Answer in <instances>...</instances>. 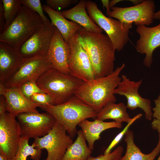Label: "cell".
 <instances>
[{
	"label": "cell",
	"instance_id": "obj_13",
	"mask_svg": "<svg viewBox=\"0 0 160 160\" xmlns=\"http://www.w3.org/2000/svg\"><path fill=\"white\" fill-rule=\"evenodd\" d=\"M121 78V81L114 90V94L124 96L127 100V108L132 110L137 108H141L145 113V118L151 120L153 117L151 101L142 97L138 92L142 79L135 81L130 80L124 75H122Z\"/></svg>",
	"mask_w": 160,
	"mask_h": 160
},
{
	"label": "cell",
	"instance_id": "obj_41",
	"mask_svg": "<svg viewBox=\"0 0 160 160\" xmlns=\"http://www.w3.org/2000/svg\"><path fill=\"white\" fill-rule=\"evenodd\" d=\"M45 160H49L48 159H46Z\"/></svg>",
	"mask_w": 160,
	"mask_h": 160
},
{
	"label": "cell",
	"instance_id": "obj_7",
	"mask_svg": "<svg viewBox=\"0 0 160 160\" xmlns=\"http://www.w3.org/2000/svg\"><path fill=\"white\" fill-rule=\"evenodd\" d=\"M66 132L65 128L56 121L47 134L34 139L32 145L35 148L46 149L47 159L61 160L67 148L73 143L72 138Z\"/></svg>",
	"mask_w": 160,
	"mask_h": 160
},
{
	"label": "cell",
	"instance_id": "obj_25",
	"mask_svg": "<svg viewBox=\"0 0 160 160\" xmlns=\"http://www.w3.org/2000/svg\"><path fill=\"white\" fill-rule=\"evenodd\" d=\"M29 138L21 137L19 147L15 156L11 160H40L42 150L28 143Z\"/></svg>",
	"mask_w": 160,
	"mask_h": 160
},
{
	"label": "cell",
	"instance_id": "obj_33",
	"mask_svg": "<svg viewBox=\"0 0 160 160\" xmlns=\"http://www.w3.org/2000/svg\"><path fill=\"white\" fill-rule=\"evenodd\" d=\"M155 106L152 110L153 117L154 119L160 120V94L156 99L154 100Z\"/></svg>",
	"mask_w": 160,
	"mask_h": 160
},
{
	"label": "cell",
	"instance_id": "obj_16",
	"mask_svg": "<svg viewBox=\"0 0 160 160\" xmlns=\"http://www.w3.org/2000/svg\"><path fill=\"white\" fill-rule=\"evenodd\" d=\"M136 31L140 36L136 42V49L139 53L145 54L143 64L150 67L153 61V52L160 47V23L153 27L139 25Z\"/></svg>",
	"mask_w": 160,
	"mask_h": 160
},
{
	"label": "cell",
	"instance_id": "obj_36",
	"mask_svg": "<svg viewBox=\"0 0 160 160\" xmlns=\"http://www.w3.org/2000/svg\"><path fill=\"white\" fill-rule=\"evenodd\" d=\"M152 128L160 133V120L154 119L151 123Z\"/></svg>",
	"mask_w": 160,
	"mask_h": 160
},
{
	"label": "cell",
	"instance_id": "obj_29",
	"mask_svg": "<svg viewBox=\"0 0 160 160\" xmlns=\"http://www.w3.org/2000/svg\"><path fill=\"white\" fill-rule=\"evenodd\" d=\"M22 4L36 13L44 23L50 21L44 14L43 6L40 0H21Z\"/></svg>",
	"mask_w": 160,
	"mask_h": 160
},
{
	"label": "cell",
	"instance_id": "obj_14",
	"mask_svg": "<svg viewBox=\"0 0 160 160\" xmlns=\"http://www.w3.org/2000/svg\"><path fill=\"white\" fill-rule=\"evenodd\" d=\"M55 28L50 21L44 23L19 48L22 57L26 58L38 55L46 56Z\"/></svg>",
	"mask_w": 160,
	"mask_h": 160
},
{
	"label": "cell",
	"instance_id": "obj_34",
	"mask_svg": "<svg viewBox=\"0 0 160 160\" xmlns=\"http://www.w3.org/2000/svg\"><path fill=\"white\" fill-rule=\"evenodd\" d=\"M5 24V19L3 4L1 0H0V34L4 31Z\"/></svg>",
	"mask_w": 160,
	"mask_h": 160
},
{
	"label": "cell",
	"instance_id": "obj_26",
	"mask_svg": "<svg viewBox=\"0 0 160 160\" xmlns=\"http://www.w3.org/2000/svg\"><path fill=\"white\" fill-rule=\"evenodd\" d=\"M1 1L3 4L5 19L4 31L15 20L20 12L22 5L21 0Z\"/></svg>",
	"mask_w": 160,
	"mask_h": 160
},
{
	"label": "cell",
	"instance_id": "obj_11",
	"mask_svg": "<svg viewBox=\"0 0 160 160\" xmlns=\"http://www.w3.org/2000/svg\"><path fill=\"white\" fill-rule=\"evenodd\" d=\"M155 8L154 1L147 0L134 6L121 7H113L111 8L108 16L122 22L134 24L136 25L148 26L154 19Z\"/></svg>",
	"mask_w": 160,
	"mask_h": 160
},
{
	"label": "cell",
	"instance_id": "obj_9",
	"mask_svg": "<svg viewBox=\"0 0 160 160\" xmlns=\"http://www.w3.org/2000/svg\"><path fill=\"white\" fill-rule=\"evenodd\" d=\"M52 68V65L46 55L23 58L16 73L3 85L6 87H20L23 84L27 81H36L43 73Z\"/></svg>",
	"mask_w": 160,
	"mask_h": 160
},
{
	"label": "cell",
	"instance_id": "obj_28",
	"mask_svg": "<svg viewBox=\"0 0 160 160\" xmlns=\"http://www.w3.org/2000/svg\"><path fill=\"white\" fill-rule=\"evenodd\" d=\"M20 87L23 94L30 100H31V96L35 93H45L38 86L35 80L26 82Z\"/></svg>",
	"mask_w": 160,
	"mask_h": 160
},
{
	"label": "cell",
	"instance_id": "obj_32",
	"mask_svg": "<svg viewBox=\"0 0 160 160\" xmlns=\"http://www.w3.org/2000/svg\"><path fill=\"white\" fill-rule=\"evenodd\" d=\"M31 100L34 103L41 105L51 104V100L49 96L45 93H36L31 96Z\"/></svg>",
	"mask_w": 160,
	"mask_h": 160
},
{
	"label": "cell",
	"instance_id": "obj_4",
	"mask_svg": "<svg viewBox=\"0 0 160 160\" xmlns=\"http://www.w3.org/2000/svg\"><path fill=\"white\" fill-rule=\"evenodd\" d=\"M83 82L70 74L62 73L52 68L36 81L39 87L51 98V104L55 105L67 101Z\"/></svg>",
	"mask_w": 160,
	"mask_h": 160
},
{
	"label": "cell",
	"instance_id": "obj_24",
	"mask_svg": "<svg viewBox=\"0 0 160 160\" xmlns=\"http://www.w3.org/2000/svg\"><path fill=\"white\" fill-rule=\"evenodd\" d=\"M76 140L67 148L61 160H88L92 153L87 146L81 129L78 130Z\"/></svg>",
	"mask_w": 160,
	"mask_h": 160
},
{
	"label": "cell",
	"instance_id": "obj_6",
	"mask_svg": "<svg viewBox=\"0 0 160 160\" xmlns=\"http://www.w3.org/2000/svg\"><path fill=\"white\" fill-rule=\"evenodd\" d=\"M86 9L92 21L105 32L116 50H121L129 40V30L132 23L122 22L106 17L98 8L97 4L90 0L87 1Z\"/></svg>",
	"mask_w": 160,
	"mask_h": 160
},
{
	"label": "cell",
	"instance_id": "obj_18",
	"mask_svg": "<svg viewBox=\"0 0 160 160\" xmlns=\"http://www.w3.org/2000/svg\"><path fill=\"white\" fill-rule=\"evenodd\" d=\"M23 59L18 49L0 42V84H4L15 74Z\"/></svg>",
	"mask_w": 160,
	"mask_h": 160
},
{
	"label": "cell",
	"instance_id": "obj_10",
	"mask_svg": "<svg viewBox=\"0 0 160 160\" xmlns=\"http://www.w3.org/2000/svg\"><path fill=\"white\" fill-rule=\"evenodd\" d=\"M78 32L70 38L67 43L71 49L68 63L69 74L86 82L95 78L89 56L79 43Z\"/></svg>",
	"mask_w": 160,
	"mask_h": 160
},
{
	"label": "cell",
	"instance_id": "obj_38",
	"mask_svg": "<svg viewBox=\"0 0 160 160\" xmlns=\"http://www.w3.org/2000/svg\"><path fill=\"white\" fill-rule=\"evenodd\" d=\"M121 1V0H113L109 1V7L111 8L114 7V6L116 3Z\"/></svg>",
	"mask_w": 160,
	"mask_h": 160
},
{
	"label": "cell",
	"instance_id": "obj_1",
	"mask_svg": "<svg viewBox=\"0 0 160 160\" xmlns=\"http://www.w3.org/2000/svg\"><path fill=\"white\" fill-rule=\"evenodd\" d=\"M78 32L79 43L89 56L95 78L112 73L114 70L116 50L108 36L102 33L87 31L83 28Z\"/></svg>",
	"mask_w": 160,
	"mask_h": 160
},
{
	"label": "cell",
	"instance_id": "obj_27",
	"mask_svg": "<svg viewBox=\"0 0 160 160\" xmlns=\"http://www.w3.org/2000/svg\"><path fill=\"white\" fill-rule=\"evenodd\" d=\"M143 114L139 113L132 118V120L114 138L110 144L105 150L104 154H107L111 152L112 149L116 146L121 141L122 137L125 135L126 133L129 129V127L137 120L141 118Z\"/></svg>",
	"mask_w": 160,
	"mask_h": 160
},
{
	"label": "cell",
	"instance_id": "obj_35",
	"mask_svg": "<svg viewBox=\"0 0 160 160\" xmlns=\"http://www.w3.org/2000/svg\"><path fill=\"white\" fill-rule=\"evenodd\" d=\"M6 110L5 101L4 97L2 95H0V115L6 112Z\"/></svg>",
	"mask_w": 160,
	"mask_h": 160
},
{
	"label": "cell",
	"instance_id": "obj_31",
	"mask_svg": "<svg viewBox=\"0 0 160 160\" xmlns=\"http://www.w3.org/2000/svg\"><path fill=\"white\" fill-rule=\"evenodd\" d=\"M123 151V147L119 146L109 154L101 155L96 157L91 156L88 160H119L122 156Z\"/></svg>",
	"mask_w": 160,
	"mask_h": 160
},
{
	"label": "cell",
	"instance_id": "obj_40",
	"mask_svg": "<svg viewBox=\"0 0 160 160\" xmlns=\"http://www.w3.org/2000/svg\"><path fill=\"white\" fill-rule=\"evenodd\" d=\"M157 160H160V155L159 156Z\"/></svg>",
	"mask_w": 160,
	"mask_h": 160
},
{
	"label": "cell",
	"instance_id": "obj_3",
	"mask_svg": "<svg viewBox=\"0 0 160 160\" xmlns=\"http://www.w3.org/2000/svg\"><path fill=\"white\" fill-rule=\"evenodd\" d=\"M39 108L52 116L72 138L75 135L76 127L80 122L88 118L95 119L97 114L92 107L74 95L61 104L41 105Z\"/></svg>",
	"mask_w": 160,
	"mask_h": 160
},
{
	"label": "cell",
	"instance_id": "obj_37",
	"mask_svg": "<svg viewBox=\"0 0 160 160\" xmlns=\"http://www.w3.org/2000/svg\"><path fill=\"white\" fill-rule=\"evenodd\" d=\"M109 0H101L103 7H106V13L107 15H108L111 11L109 6Z\"/></svg>",
	"mask_w": 160,
	"mask_h": 160
},
{
	"label": "cell",
	"instance_id": "obj_2",
	"mask_svg": "<svg viewBox=\"0 0 160 160\" xmlns=\"http://www.w3.org/2000/svg\"><path fill=\"white\" fill-rule=\"evenodd\" d=\"M125 66L123 63L108 76L83 82L74 95L98 113L108 103L116 102L114 91L121 81L119 75Z\"/></svg>",
	"mask_w": 160,
	"mask_h": 160
},
{
	"label": "cell",
	"instance_id": "obj_39",
	"mask_svg": "<svg viewBox=\"0 0 160 160\" xmlns=\"http://www.w3.org/2000/svg\"><path fill=\"white\" fill-rule=\"evenodd\" d=\"M0 160H8L2 154L0 153Z\"/></svg>",
	"mask_w": 160,
	"mask_h": 160
},
{
	"label": "cell",
	"instance_id": "obj_12",
	"mask_svg": "<svg viewBox=\"0 0 160 160\" xmlns=\"http://www.w3.org/2000/svg\"><path fill=\"white\" fill-rule=\"evenodd\" d=\"M19 123L21 136L34 139L47 134L56 122L49 113L30 112L23 113L16 116Z\"/></svg>",
	"mask_w": 160,
	"mask_h": 160
},
{
	"label": "cell",
	"instance_id": "obj_5",
	"mask_svg": "<svg viewBox=\"0 0 160 160\" xmlns=\"http://www.w3.org/2000/svg\"><path fill=\"white\" fill-rule=\"evenodd\" d=\"M44 23L38 14L22 5L15 20L0 34V42L7 43L19 50Z\"/></svg>",
	"mask_w": 160,
	"mask_h": 160
},
{
	"label": "cell",
	"instance_id": "obj_8",
	"mask_svg": "<svg viewBox=\"0 0 160 160\" xmlns=\"http://www.w3.org/2000/svg\"><path fill=\"white\" fill-rule=\"evenodd\" d=\"M16 118L7 112L0 115V153L8 160L17 154L22 137Z\"/></svg>",
	"mask_w": 160,
	"mask_h": 160
},
{
	"label": "cell",
	"instance_id": "obj_23",
	"mask_svg": "<svg viewBox=\"0 0 160 160\" xmlns=\"http://www.w3.org/2000/svg\"><path fill=\"white\" fill-rule=\"evenodd\" d=\"M126 105L123 103H116L111 102L104 106L97 113L96 119L102 121L111 119L116 122L129 123L132 118L129 117L127 111Z\"/></svg>",
	"mask_w": 160,
	"mask_h": 160
},
{
	"label": "cell",
	"instance_id": "obj_22",
	"mask_svg": "<svg viewBox=\"0 0 160 160\" xmlns=\"http://www.w3.org/2000/svg\"><path fill=\"white\" fill-rule=\"evenodd\" d=\"M158 143L155 148L149 153H143L135 143L133 131L129 129L126 133L124 140L127 144L125 155L119 160H154L160 152V133Z\"/></svg>",
	"mask_w": 160,
	"mask_h": 160
},
{
	"label": "cell",
	"instance_id": "obj_17",
	"mask_svg": "<svg viewBox=\"0 0 160 160\" xmlns=\"http://www.w3.org/2000/svg\"><path fill=\"white\" fill-rule=\"evenodd\" d=\"M70 53L69 45L56 27L46 55L52 68L62 73L70 74L68 63Z\"/></svg>",
	"mask_w": 160,
	"mask_h": 160
},
{
	"label": "cell",
	"instance_id": "obj_15",
	"mask_svg": "<svg viewBox=\"0 0 160 160\" xmlns=\"http://www.w3.org/2000/svg\"><path fill=\"white\" fill-rule=\"evenodd\" d=\"M0 95L4 98L7 112L15 117L21 113L39 112L37 108L41 105L27 99L20 87H6L0 84Z\"/></svg>",
	"mask_w": 160,
	"mask_h": 160
},
{
	"label": "cell",
	"instance_id": "obj_19",
	"mask_svg": "<svg viewBox=\"0 0 160 160\" xmlns=\"http://www.w3.org/2000/svg\"><path fill=\"white\" fill-rule=\"evenodd\" d=\"M78 125L81 128L83 135L87 142L88 146L91 150H93L95 141L100 138V135L103 131L109 129H120L122 127L121 124L114 121L105 122L96 119L92 121L85 119Z\"/></svg>",
	"mask_w": 160,
	"mask_h": 160
},
{
	"label": "cell",
	"instance_id": "obj_21",
	"mask_svg": "<svg viewBox=\"0 0 160 160\" xmlns=\"http://www.w3.org/2000/svg\"><path fill=\"white\" fill-rule=\"evenodd\" d=\"M43 7L50 17L52 24L59 30L67 43L70 38L82 28L75 22L67 20L61 12L55 10L46 4H44Z\"/></svg>",
	"mask_w": 160,
	"mask_h": 160
},
{
	"label": "cell",
	"instance_id": "obj_30",
	"mask_svg": "<svg viewBox=\"0 0 160 160\" xmlns=\"http://www.w3.org/2000/svg\"><path fill=\"white\" fill-rule=\"evenodd\" d=\"M78 0H47L46 5L50 8L59 11L78 2Z\"/></svg>",
	"mask_w": 160,
	"mask_h": 160
},
{
	"label": "cell",
	"instance_id": "obj_20",
	"mask_svg": "<svg viewBox=\"0 0 160 160\" xmlns=\"http://www.w3.org/2000/svg\"><path fill=\"white\" fill-rule=\"evenodd\" d=\"M87 1L80 0L76 5L69 9L62 11L63 16L78 23L87 31L102 33L103 30L91 20L86 10Z\"/></svg>",
	"mask_w": 160,
	"mask_h": 160
}]
</instances>
